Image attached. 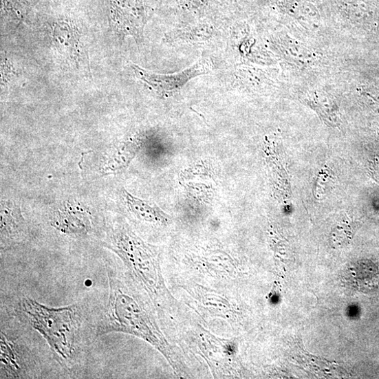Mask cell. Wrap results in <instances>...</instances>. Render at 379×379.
<instances>
[{"label":"cell","mask_w":379,"mask_h":379,"mask_svg":"<svg viewBox=\"0 0 379 379\" xmlns=\"http://www.w3.org/2000/svg\"><path fill=\"white\" fill-rule=\"evenodd\" d=\"M1 376L17 378L20 376L21 367L19 357L14 343L9 340L6 334L1 332Z\"/></svg>","instance_id":"52a82bcc"},{"label":"cell","mask_w":379,"mask_h":379,"mask_svg":"<svg viewBox=\"0 0 379 379\" xmlns=\"http://www.w3.org/2000/svg\"><path fill=\"white\" fill-rule=\"evenodd\" d=\"M132 67L138 77L157 94L166 96L177 92L194 78L208 73V66L200 61L182 72L166 75L149 72L134 64Z\"/></svg>","instance_id":"5b68a950"},{"label":"cell","mask_w":379,"mask_h":379,"mask_svg":"<svg viewBox=\"0 0 379 379\" xmlns=\"http://www.w3.org/2000/svg\"><path fill=\"white\" fill-rule=\"evenodd\" d=\"M24 219L19 208H1V235L2 239H16L22 233Z\"/></svg>","instance_id":"ba28073f"},{"label":"cell","mask_w":379,"mask_h":379,"mask_svg":"<svg viewBox=\"0 0 379 379\" xmlns=\"http://www.w3.org/2000/svg\"><path fill=\"white\" fill-rule=\"evenodd\" d=\"M22 307L32 327L46 340L54 357L69 363L76 356L81 321L77 305L50 307L36 300L25 298Z\"/></svg>","instance_id":"6da1fadb"},{"label":"cell","mask_w":379,"mask_h":379,"mask_svg":"<svg viewBox=\"0 0 379 379\" xmlns=\"http://www.w3.org/2000/svg\"><path fill=\"white\" fill-rule=\"evenodd\" d=\"M106 246L122 259L147 289L153 292L157 291L158 272L156 259L141 239L127 228L118 227L110 232Z\"/></svg>","instance_id":"3957f363"},{"label":"cell","mask_w":379,"mask_h":379,"mask_svg":"<svg viewBox=\"0 0 379 379\" xmlns=\"http://www.w3.org/2000/svg\"><path fill=\"white\" fill-rule=\"evenodd\" d=\"M77 26L70 20L60 19L53 25V41L57 51L78 67L87 68L88 52Z\"/></svg>","instance_id":"277c9868"},{"label":"cell","mask_w":379,"mask_h":379,"mask_svg":"<svg viewBox=\"0 0 379 379\" xmlns=\"http://www.w3.org/2000/svg\"><path fill=\"white\" fill-rule=\"evenodd\" d=\"M109 296L97 336L125 333L142 338L163 351L164 344L145 310L109 270Z\"/></svg>","instance_id":"7a4b0ae2"},{"label":"cell","mask_w":379,"mask_h":379,"mask_svg":"<svg viewBox=\"0 0 379 379\" xmlns=\"http://www.w3.org/2000/svg\"><path fill=\"white\" fill-rule=\"evenodd\" d=\"M123 193L129 210L138 219L157 224H162L168 221L169 216L158 206L136 198L126 191H124Z\"/></svg>","instance_id":"8992f818"}]
</instances>
